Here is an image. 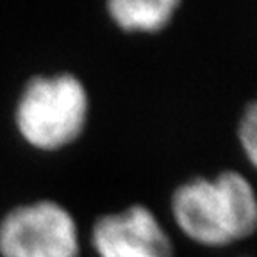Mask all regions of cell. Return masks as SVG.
Returning a JSON list of instances; mask_svg holds the SVG:
<instances>
[{"instance_id":"1","label":"cell","mask_w":257,"mask_h":257,"mask_svg":"<svg viewBox=\"0 0 257 257\" xmlns=\"http://www.w3.org/2000/svg\"><path fill=\"white\" fill-rule=\"evenodd\" d=\"M172 214L184 236L204 246H227L257 232V193L236 170L193 177L172 195Z\"/></svg>"},{"instance_id":"2","label":"cell","mask_w":257,"mask_h":257,"mask_svg":"<svg viewBox=\"0 0 257 257\" xmlns=\"http://www.w3.org/2000/svg\"><path fill=\"white\" fill-rule=\"evenodd\" d=\"M88 118V89L70 72L31 77L15 105L16 131L29 147L41 152H56L75 143Z\"/></svg>"},{"instance_id":"3","label":"cell","mask_w":257,"mask_h":257,"mask_svg":"<svg viewBox=\"0 0 257 257\" xmlns=\"http://www.w3.org/2000/svg\"><path fill=\"white\" fill-rule=\"evenodd\" d=\"M79 227L56 200L13 207L0 220V257H79Z\"/></svg>"},{"instance_id":"4","label":"cell","mask_w":257,"mask_h":257,"mask_svg":"<svg viewBox=\"0 0 257 257\" xmlns=\"http://www.w3.org/2000/svg\"><path fill=\"white\" fill-rule=\"evenodd\" d=\"M91 246L98 257H173V243L147 205L134 204L96 218Z\"/></svg>"},{"instance_id":"5","label":"cell","mask_w":257,"mask_h":257,"mask_svg":"<svg viewBox=\"0 0 257 257\" xmlns=\"http://www.w3.org/2000/svg\"><path fill=\"white\" fill-rule=\"evenodd\" d=\"M181 0H111L107 13L125 32H159L173 20Z\"/></svg>"},{"instance_id":"6","label":"cell","mask_w":257,"mask_h":257,"mask_svg":"<svg viewBox=\"0 0 257 257\" xmlns=\"http://www.w3.org/2000/svg\"><path fill=\"white\" fill-rule=\"evenodd\" d=\"M237 140L250 165L257 170V98L246 104L237 121Z\"/></svg>"}]
</instances>
